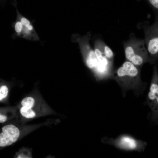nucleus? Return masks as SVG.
I'll use <instances>...</instances> for the list:
<instances>
[{
  "instance_id": "2eb2a0df",
  "label": "nucleus",
  "mask_w": 158,
  "mask_h": 158,
  "mask_svg": "<svg viewBox=\"0 0 158 158\" xmlns=\"http://www.w3.org/2000/svg\"><path fill=\"white\" fill-rule=\"evenodd\" d=\"M7 119L6 116L0 114V123H3L5 122Z\"/></svg>"
},
{
  "instance_id": "9d476101",
  "label": "nucleus",
  "mask_w": 158,
  "mask_h": 158,
  "mask_svg": "<svg viewBox=\"0 0 158 158\" xmlns=\"http://www.w3.org/2000/svg\"><path fill=\"white\" fill-rule=\"evenodd\" d=\"M20 112L23 116L27 118H34L36 115L35 112L31 109V108L24 107H23L21 108Z\"/></svg>"
},
{
  "instance_id": "ddd939ff",
  "label": "nucleus",
  "mask_w": 158,
  "mask_h": 158,
  "mask_svg": "<svg viewBox=\"0 0 158 158\" xmlns=\"http://www.w3.org/2000/svg\"><path fill=\"white\" fill-rule=\"evenodd\" d=\"M8 89L5 85H0V101L5 98L8 95Z\"/></svg>"
},
{
  "instance_id": "1a4fd4ad",
  "label": "nucleus",
  "mask_w": 158,
  "mask_h": 158,
  "mask_svg": "<svg viewBox=\"0 0 158 158\" xmlns=\"http://www.w3.org/2000/svg\"><path fill=\"white\" fill-rule=\"evenodd\" d=\"M13 27L16 36L21 37L23 30V25L21 22L18 19L13 24Z\"/></svg>"
},
{
  "instance_id": "423d86ee",
  "label": "nucleus",
  "mask_w": 158,
  "mask_h": 158,
  "mask_svg": "<svg viewBox=\"0 0 158 158\" xmlns=\"http://www.w3.org/2000/svg\"><path fill=\"white\" fill-rule=\"evenodd\" d=\"M149 32L146 41V49L150 59V63L153 65L157 62L158 59V34L154 30Z\"/></svg>"
},
{
  "instance_id": "4468645a",
  "label": "nucleus",
  "mask_w": 158,
  "mask_h": 158,
  "mask_svg": "<svg viewBox=\"0 0 158 158\" xmlns=\"http://www.w3.org/2000/svg\"><path fill=\"white\" fill-rule=\"evenodd\" d=\"M152 5L155 8H158V0H149Z\"/></svg>"
},
{
  "instance_id": "f257e3e1",
  "label": "nucleus",
  "mask_w": 158,
  "mask_h": 158,
  "mask_svg": "<svg viewBox=\"0 0 158 158\" xmlns=\"http://www.w3.org/2000/svg\"><path fill=\"white\" fill-rule=\"evenodd\" d=\"M141 72L140 68L126 60L117 69L112 71L110 77L118 85L123 97H126L129 90L138 97L143 94L148 84L142 80Z\"/></svg>"
},
{
  "instance_id": "20e7f679",
  "label": "nucleus",
  "mask_w": 158,
  "mask_h": 158,
  "mask_svg": "<svg viewBox=\"0 0 158 158\" xmlns=\"http://www.w3.org/2000/svg\"><path fill=\"white\" fill-rule=\"evenodd\" d=\"M149 92L145 103L151 112L148 118L153 122H157L158 118V71L157 62L154 64Z\"/></svg>"
},
{
  "instance_id": "f8f14e48",
  "label": "nucleus",
  "mask_w": 158,
  "mask_h": 158,
  "mask_svg": "<svg viewBox=\"0 0 158 158\" xmlns=\"http://www.w3.org/2000/svg\"><path fill=\"white\" fill-rule=\"evenodd\" d=\"M102 50L107 59L110 62L113 63L114 55L112 50L109 47L106 45L104 46Z\"/></svg>"
},
{
  "instance_id": "6e6552de",
  "label": "nucleus",
  "mask_w": 158,
  "mask_h": 158,
  "mask_svg": "<svg viewBox=\"0 0 158 158\" xmlns=\"http://www.w3.org/2000/svg\"><path fill=\"white\" fill-rule=\"evenodd\" d=\"M98 63V61L95 51L93 50L90 51L87 59L86 63L87 66L90 68H96Z\"/></svg>"
},
{
  "instance_id": "7ed1b4c3",
  "label": "nucleus",
  "mask_w": 158,
  "mask_h": 158,
  "mask_svg": "<svg viewBox=\"0 0 158 158\" xmlns=\"http://www.w3.org/2000/svg\"><path fill=\"white\" fill-rule=\"evenodd\" d=\"M101 141L122 150L139 152H143L147 144L146 142L138 140L128 134H121L115 139L104 137L102 138Z\"/></svg>"
},
{
  "instance_id": "39448f33",
  "label": "nucleus",
  "mask_w": 158,
  "mask_h": 158,
  "mask_svg": "<svg viewBox=\"0 0 158 158\" xmlns=\"http://www.w3.org/2000/svg\"><path fill=\"white\" fill-rule=\"evenodd\" d=\"M2 131L0 133V147H4L12 145L17 140L20 135L19 129L12 124L4 126Z\"/></svg>"
},
{
  "instance_id": "9b49d317",
  "label": "nucleus",
  "mask_w": 158,
  "mask_h": 158,
  "mask_svg": "<svg viewBox=\"0 0 158 158\" xmlns=\"http://www.w3.org/2000/svg\"><path fill=\"white\" fill-rule=\"evenodd\" d=\"M35 102V99L31 97H27L23 99L21 104L23 107L32 108L34 106Z\"/></svg>"
},
{
  "instance_id": "f03ea898",
  "label": "nucleus",
  "mask_w": 158,
  "mask_h": 158,
  "mask_svg": "<svg viewBox=\"0 0 158 158\" xmlns=\"http://www.w3.org/2000/svg\"><path fill=\"white\" fill-rule=\"evenodd\" d=\"M124 46L126 60L140 68L145 63H150V59L144 41L131 40L124 43Z\"/></svg>"
},
{
  "instance_id": "0eeeda50",
  "label": "nucleus",
  "mask_w": 158,
  "mask_h": 158,
  "mask_svg": "<svg viewBox=\"0 0 158 158\" xmlns=\"http://www.w3.org/2000/svg\"><path fill=\"white\" fill-rule=\"evenodd\" d=\"M17 18L22 23L23 30L21 37L27 39L36 40L39 39L32 22L20 13L18 14Z\"/></svg>"
},
{
  "instance_id": "dca6fc26",
  "label": "nucleus",
  "mask_w": 158,
  "mask_h": 158,
  "mask_svg": "<svg viewBox=\"0 0 158 158\" xmlns=\"http://www.w3.org/2000/svg\"><path fill=\"white\" fill-rule=\"evenodd\" d=\"M2 0H0V3L2 1Z\"/></svg>"
}]
</instances>
